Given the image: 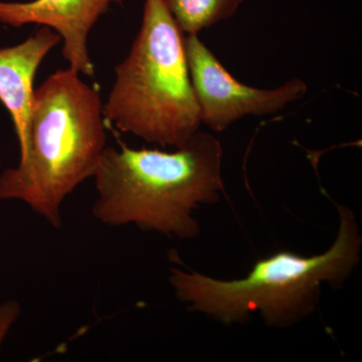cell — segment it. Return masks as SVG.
<instances>
[{
	"label": "cell",
	"mask_w": 362,
	"mask_h": 362,
	"mask_svg": "<svg viewBox=\"0 0 362 362\" xmlns=\"http://www.w3.org/2000/svg\"><path fill=\"white\" fill-rule=\"evenodd\" d=\"M59 42L58 33L40 26L21 44L0 49V102L13 119L20 147L28 136L37 71Z\"/></svg>",
	"instance_id": "cell-7"
},
{
	"label": "cell",
	"mask_w": 362,
	"mask_h": 362,
	"mask_svg": "<svg viewBox=\"0 0 362 362\" xmlns=\"http://www.w3.org/2000/svg\"><path fill=\"white\" fill-rule=\"evenodd\" d=\"M185 45L202 124L216 132H223L244 117L278 113L308 90L300 78L275 89L251 87L235 80L199 35H185Z\"/></svg>",
	"instance_id": "cell-5"
},
{
	"label": "cell",
	"mask_w": 362,
	"mask_h": 362,
	"mask_svg": "<svg viewBox=\"0 0 362 362\" xmlns=\"http://www.w3.org/2000/svg\"><path fill=\"white\" fill-rule=\"evenodd\" d=\"M124 0H32L0 1V23L21 28L47 26L59 33L64 59L69 68L80 75L94 77L95 66L88 49V37L97 21L113 4Z\"/></svg>",
	"instance_id": "cell-6"
},
{
	"label": "cell",
	"mask_w": 362,
	"mask_h": 362,
	"mask_svg": "<svg viewBox=\"0 0 362 362\" xmlns=\"http://www.w3.org/2000/svg\"><path fill=\"white\" fill-rule=\"evenodd\" d=\"M105 123L100 90L70 68L54 71L33 90L28 136L18 165L0 175V199L62 228L64 202L94 177L106 149Z\"/></svg>",
	"instance_id": "cell-2"
},
{
	"label": "cell",
	"mask_w": 362,
	"mask_h": 362,
	"mask_svg": "<svg viewBox=\"0 0 362 362\" xmlns=\"http://www.w3.org/2000/svg\"><path fill=\"white\" fill-rule=\"evenodd\" d=\"M339 230L328 251L313 257L281 251L255 263L246 277L223 281L194 270L170 269L169 282L188 309L232 325L259 311L269 327H291L316 310L321 285L341 289L361 261L362 238L356 216L337 204Z\"/></svg>",
	"instance_id": "cell-3"
},
{
	"label": "cell",
	"mask_w": 362,
	"mask_h": 362,
	"mask_svg": "<svg viewBox=\"0 0 362 362\" xmlns=\"http://www.w3.org/2000/svg\"><path fill=\"white\" fill-rule=\"evenodd\" d=\"M21 311V305L16 301H8L0 305V345L20 316Z\"/></svg>",
	"instance_id": "cell-9"
},
{
	"label": "cell",
	"mask_w": 362,
	"mask_h": 362,
	"mask_svg": "<svg viewBox=\"0 0 362 362\" xmlns=\"http://www.w3.org/2000/svg\"><path fill=\"white\" fill-rule=\"evenodd\" d=\"M223 146L197 131L175 151L107 146L95 173L92 214L108 226L192 240L201 232L194 211L220 202Z\"/></svg>",
	"instance_id": "cell-1"
},
{
	"label": "cell",
	"mask_w": 362,
	"mask_h": 362,
	"mask_svg": "<svg viewBox=\"0 0 362 362\" xmlns=\"http://www.w3.org/2000/svg\"><path fill=\"white\" fill-rule=\"evenodd\" d=\"M103 116L117 130L163 147L177 148L199 131L185 35L165 0H145L141 28L116 66Z\"/></svg>",
	"instance_id": "cell-4"
},
{
	"label": "cell",
	"mask_w": 362,
	"mask_h": 362,
	"mask_svg": "<svg viewBox=\"0 0 362 362\" xmlns=\"http://www.w3.org/2000/svg\"><path fill=\"white\" fill-rule=\"evenodd\" d=\"M245 0H165L169 11L183 35L202 30L232 18Z\"/></svg>",
	"instance_id": "cell-8"
}]
</instances>
